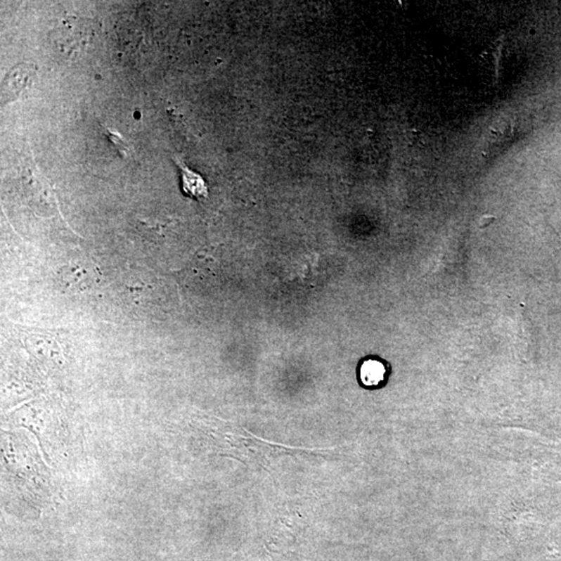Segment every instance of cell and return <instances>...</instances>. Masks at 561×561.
Returning <instances> with one entry per match:
<instances>
[{"instance_id":"obj_3","label":"cell","mask_w":561,"mask_h":561,"mask_svg":"<svg viewBox=\"0 0 561 561\" xmlns=\"http://www.w3.org/2000/svg\"><path fill=\"white\" fill-rule=\"evenodd\" d=\"M182 188L188 197L193 199H206L208 188L205 181L199 174L191 171L188 167L181 165Z\"/></svg>"},{"instance_id":"obj_2","label":"cell","mask_w":561,"mask_h":561,"mask_svg":"<svg viewBox=\"0 0 561 561\" xmlns=\"http://www.w3.org/2000/svg\"><path fill=\"white\" fill-rule=\"evenodd\" d=\"M34 76L36 69L30 64H20L12 69L2 82V104L16 99L32 84Z\"/></svg>"},{"instance_id":"obj_1","label":"cell","mask_w":561,"mask_h":561,"mask_svg":"<svg viewBox=\"0 0 561 561\" xmlns=\"http://www.w3.org/2000/svg\"><path fill=\"white\" fill-rule=\"evenodd\" d=\"M99 271L92 262L77 261L63 267L58 273V282L63 290L69 293H82L91 290L99 283Z\"/></svg>"},{"instance_id":"obj_4","label":"cell","mask_w":561,"mask_h":561,"mask_svg":"<svg viewBox=\"0 0 561 561\" xmlns=\"http://www.w3.org/2000/svg\"><path fill=\"white\" fill-rule=\"evenodd\" d=\"M386 367L380 361L368 359L361 365L360 378L367 387H378L385 380Z\"/></svg>"}]
</instances>
